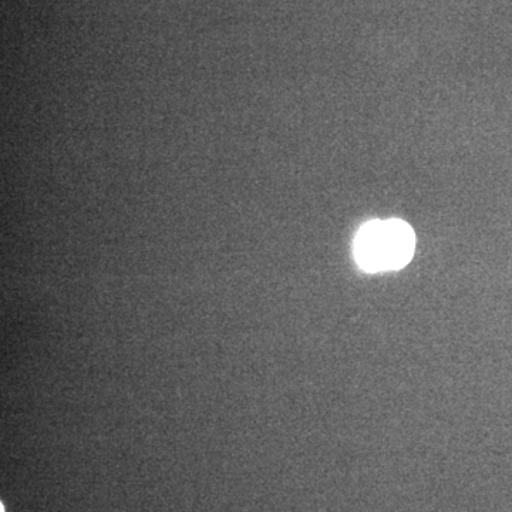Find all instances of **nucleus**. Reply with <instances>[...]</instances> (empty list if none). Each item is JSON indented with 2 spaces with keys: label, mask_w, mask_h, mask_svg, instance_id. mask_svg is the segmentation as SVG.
I'll use <instances>...</instances> for the list:
<instances>
[{
  "label": "nucleus",
  "mask_w": 512,
  "mask_h": 512,
  "mask_svg": "<svg viewBox=\"0 0 512 512\" xmlns=\"http://www.w3.org/2000/svg\"><path fill=\"white\" fill-rule=\"evenodd\" d=\"M414 248L416 235L402 220L367 222L353 245L357 265L369 274L399 271L412 261Z\"/></svg>",
  "instance_id": "nucleus-1"
}]
</instances>
